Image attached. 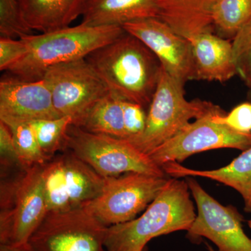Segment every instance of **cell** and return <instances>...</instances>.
Listing matches in <instances>:
<instances>
[{
  "mask_svg": "<svg viewBox=\"0 0 251 251\" xmlns=\"http://www.w3.org/2000/svg\"><path fill=\"white\" fill-rule=\"evenodd\" d=\"M73 125L90 133L126 138L122 100L111 93L97 100Z\"/></svg>",
  "mask_w": 251,
  "mask_h": 251,
  "instance_id": "20",
  "label": "cell"
},
{
  "mask_svg": "<svg viewBox=\"0 0 251 251\" xmlns=\"http://www.w3.org/2000/svg\"><path fill=\"white\" fill-rule=\"evenodd\" d=\"M184 87L162 67L156 92L149 106L145 129L139 136L128 140L141 152L150 154L177 134L193 119L223 110L206 100H188Z\"/></svg>",
  "mask_w": 251,
  "mask_h": 251,
  "instance_id": "4",
  "label": "cell"
},
{
  "mask_svg": "<svg viewBox=\"0 0 251 251\" xmlns=\"http://www.w3.org/2000/svg\"><path fill=\"white\" fill-rule=\"evenodd\" d=\"M105 179L101 193L82 208L107 227L135 219L171 179L138 173Z\"/></svg>",
  "mask_w": 251,
  "mask_h": 251,
  "instance_id": "7",
  "label": "cell"
},
{
  "mask_svg": "<svg viewBox=\"0 0 251 251\" xmlns=\"http://www.w3.org/2000/svg\"><path fill=\"white\" fill-rule=\"evenodd\" d=\"M120 99L150 106L156 92L162 66L156 55L138 38L126 32L85 58Z\"/></svg>",
  "mask_w": 251,
  "mask_h": 251,
  "instance_id": "1",
  "label": "cell"
},
{
  "mask_svg": "<svg viewBox=\"0 0 251 251\" xmlns=\"http://www.w3.org/2000/svg\"><path fill=\"white\" fill-rule=\"evenodd\" d=\"M0 251H31L28 246L25 247H14L0 245Z\"/></svg>",
  "mask_w": 251,
  "mask_h": 251,
  "instance_id": "30",
  "label": "cell"
},
{
  "mask_svg": "<svg viewBox=\"0 0 251 251\" xmlns=\"http://www.w3.org/2000/svg\"><path fill=\"white\" fill-rule=\"evenodd\" d=\"M213 120L236 131L251 133V103L239 104L228 113L214 115Z\"/></svg>",
  "mask_w": 251,
  "mask_h": 251,
  "instance_id": "27",
  "label": "cell"
},
{
  "mask_svg": "<svg viewBox=\"0 0 251 251\" xmlns=\"http://www.w3.org/2000/svg\"><path fill=\"white\" fill-rule=\"evenodd\" d=\"M191 194L186 180L170 179L141 216L108 227L107 251H143L153 238L188 231L197 216Z\"/></svg>",
  "mask_w": 251,
  "mask_h": 251,
  "instance_id": "2",
  "label": "cell"
},
{
  "mask_svg": "<svg viewBox=\"0 0 251 251\" xmlns=\"http://www.w3.org/2000/svg\"><path fill=\"white\" fill-rule=\"evenodd\" d=\"M9 127L20 160L25 168L43 166L49 160L43 152L29 122L0 120Z\"/></svg>",
  "mask_w": 251,
  "mask_h": 251,
  "instance_id": "22",
  "label": "cell"
},
{
  "mask_svg": "<svg viewBox=\"0 0 251 251\" xmlns=\"http://www.w3.org/2000/svg\"><path fill=\"white\" fill-rule=\"evenodd\" d=\"M45 80L54 108L61 116L77 122L109 90L87 59H80L49 68L42 78Z\"/></svg>",
  "mask_w": 251,
  "mask_h": 251,
  "instance_id": "10",
  "label": "cell"
},
{
  "mask_svg": "<svg viewBox=\"0 0 251 251\" xmlns=\"http://www.w3.org/2000/svg\"><path fill=\"white\" fill-rule=\"evenodd\" d=\"M107 229L83 208L49 211L27 246L31 251H107Z\"/></svg>",
  "mask_w": 251,
  "mask_h": 251,
  "instance_id": "8",
  "label": "cell"
},
{
  "mask_svg": "<svg viewBox=\"0 0 251 251\" xmlns=\"http://www.w3.org/2000/svg\"><path fill=\"white\" fill-rule=\"evenodd\" d=\"M43 166L23 170L22 174L1 185L0 245L27 246L48 213Z\"/></svg>",
  "mask_w": 251,
  "mask_h": 251,
  "instance_id": "5",
  "label": "cell"
},
{
  "mask_svg": "<svg viewBox=\"0 0 251 251\" xmlns=\"http://www.w3.org/2000/svg\"><path fill=\"white\" fill-rule=\"evenodd\" d=\"M167 175L173 178L201 176L214 180L237 191L242 197L244 210L251 212V147L244 150L227 166L211 170L190 169L176 162L167 163L161 166Z\"/></svg>",
  "mask_w": 251,
  "mask_h": 251,
  "instance_id": "17",
  "label": "cell"
},
{
  "mask_svg": "<svg viewBox=\"0 0 251 251\" xmlns=\"http://www.w3.org/2000/svg\"><path fill=\"white\" fill-rule=\"evenodd\" d=\"M237 74L251 89V19L232 39Z\"/></svg>",
  "mask_w": 251,
  "mask_h": 251,
  "instance_id": "25",
  "label": "cell"
},
{
  "mask_svg": "<svg viewBox=\"0 0 251 251\" xmlns=\"http://www.w3.org/2000/svg\"><path fill=\"white\" fill-rule=\"evenodd\" d=\"M27 44L23 39L1 37L0 39V70H8L27 53Z\"/></svg>",
  "mask_w": 251,
  "mask_h": 251,
  "instance_id": "28",
  "label": "cell"
},
{
  "mask_svg": "<svg viewBox=\"0 0 251 251\" xmlns=\"http://www.w3.org/2000/svg\"><path fill=\"white\" fill-rule=\"evenodd\" d=\"M217 0H158L159 19L176 33L190 39L214 32L211 11Z\"/></svg>",
  "mask_w": 251,
  "mask_h": 251,
  "instance_id": "18",
  "label": "cell"
},
{
  "mask_svg": "<svg viewBox=\"0 0 251 251\" xmlns=\"http://www.w3.org/2000/svg\"><path fill=\"white\" fill-rule=\"evenodd\" d=\"M32 31L48 33L69 27L82 15L86 0H18Z\"/></svg>",
  "mask_w": 251,
  "mask_h": 251,
  "instance_id": "19",
  "label": "cell"
},
{
  "mask_svg": "<svg viewBox=\"0 0 251 251\" xmlns=\"http://www.w3.org/2000/svg\"><path fill=\"white\" fill-rule=\"evenodd\" d=\"M194 198L198 213L187 231L192 242L209 239L219 251H251V238L243 229L244 217L232 205L224 206L211 197L191 176L186 179Z\"/></svg>",
  "mask_w": 251,
  "mask_h": 251,
  "instance_id": "12",
  "label": "cell"
},
{
  "mask_svg": "<svg viewBox=\"0 0 251 251\" xmlns=\"http://www.w3.org/2000/svg\"><path fill=\"white\" fill-rule=\"evenodd\" d=\"M124 125L126 138L129 140L137 138L143 133L147 125L148 114L139 104L122 100Z\"/></svg>",
  "mask_w": 251,
  "mask_h": 251,
  "instance_id": "26",
  "label": "cell"
},
{
  "mask_svg": "<svg viewBox=\"0 0 251 251\" xmlns=\"http://www.w3.org/2000/svg\"><path fill=\"white\" fill-rule=\"evenodd\" d=\"M251 19V0H217L211 11L216 34L232 39Z\"/></svg>",
  "mask_w": 251,
  "mask_h": 251,
  "instance_id": "21",
  "label": "cell"
},
{
  "mask_svg": "<svg viewBox=\"0 0 251 251\" xmlns=\"http://www.w3.org/2000/svg\"><path fill=\"white\" fill-rule=\"evenodd\" d=\"M60 117L44 79L25 81L14 75L1 78L0 120L29 122Z\"/></svg>",
  "mask_w": 251,
  "mask_h": 251,
  "instance_id": "14",
  "label": "cell"
},
{
  "mask_svg": "<svg viewBox=\"0 0 251 251\" xmlns=\"http://www.w3.org/2000/svg\"><path fill=\"white\" fill-rule=\"evenodd\" d=\"M188 40L192 46L195 80L225 82L237 75L232 40L211 31Z\"/></svg>",
  "mask_w": 251,
  "mask_h": 251,
  "instance_id": "15",
  "label": "cell"
},
{
  "mask_svg": "<svg viewBox=\"0 0 251 251\" xmlns=\"http://www.w3.org/2000/svg\"><path fill=\"white\" fill-rule=\"evenodd\" d=\"M0 155L1 164L6 166L23 167L15 146L12 133L4 122L0 121Z\"/></svg>",
  "mask_w": 251,
  "mask_h": 251,
  "instance_id": "29",
  "label": "cell"
},
{
  "mask_svg": "<svg viewBox=\"0 0 251 251\" xmlns=\"http://www.w3.org/2000/svg\"><path fill=\"white\" fill-rule=\"evenodd\" d=\"M29 123L41 150L48 158L61 149L66 148L68 129L73 123L72 117L34 120Z\"/></svg>",
  "mask_w": 251,
  "mask_h": 251,
  "instance_id": "23",
  "label": "cell"
},
{
  "mask_svg": "<svg viewBox=\"0 0 251 251\" xmlns=\"http://www.w3.org/2000/svg\"><path fill=\"white\" fill-rule=\"evenodd\" d=\"M125 33L121 26L93 27L81 23L75 27L30 34L21 39L27 44V53L7 72L23 80H40L49 68L85 59Z\"/></svg>",
  "mask_w": 251,
  "mask_h": 251,
  "instance_id": "3",
  "label": "cell"
},
{
  "mask_svg": "<svg viewBox=\"0 0 251 251\" xmlns=\"http://www.w3.org/2000/svg\"><path fill=\"white\" fill-rule=\"evenodd\" d=\"M226 113L211 112L185 126L177 134L162 144L148 156L161 167L167 163H182L195 153L221 148L244 151L251 147V133H241L217 123L213 116Z\"/></svg>",
  "mask_w": 251,
  "mask_h": 251,
  "instance_id": "11",
  "label": "cell"
},
{
  "mask_svg": "<svg viewBox=\"0 0 251 251\" xmlns=\"http://www.w3.org/2000/svg\"><path fill=\"white\" fill-rule=\"evenodd\" d=\"M143 251H148V248L146 247L145 249H144Z\"/></svg>",
  "mask_w": 251,
  "mask_h": 251,
  "instance_id": "32",
  "label": "cell"
},
{
  "mask_svg": "<svg viewBox=\"0 0 251 251\" xmlns=\"http://www.w3.org/2000/svg\"><path fill=\"white\" fill-rule=\"evenodd\" d=\"M32 32L25 22L18 0H0L1 37L22 39Z\"/></svg>",
  "mask_w": 251,
  "mask_h": 251,
  "instance_id": "24",
  "label": "cell"
},
{
  "mask_svg": "<svg viewBox=\"0 0 251 251\" xmlns=\"http://www.w3.org/2000/svg\"><path fill=\"white\" fill-rule=\"evenodd\" d=\"M66 148L104 178L131 173L167 175L128 140L90 133L73 125L68 129Z\"/></svg>",
  "mask_w": 251,
  "mask_h": 251,
  "instance_id": "6",
  "label": "cell"
},
{
  "mask_svg": "<svg viewBox=\"0 0 251 251\" xmlns=\"http://www.w3.org/2000/svg\"><path fill=\"white\" fill-rule=\"evenodd\" d=\"M82 24L122 26L149 18H159L158 0H86Z\"/></svg>",
  "mask_w": 251,
  "mask_h": 251,
  "instance_id": "16",
  "label": "cell"
},
{
  "mask_svg": "<svg viewBox=\"0 0 251 251\" xmlns=\"http://www.w3.org/2000/svg\"><path fill=\"white\" fill-rule=\"evenodd\" d=\"M42 176L49 211L82 208L99 196L105 185V178L72 151L43 165Z\"/></svg>",
  "mask_w": 251,
  "mask_h": 251,
  "instance_id": "9",
  "label": "cell"
},
{
  "mask_svg": "<svg viewBox=\"0 0 251 251\" xmlns=\"http://www.w3.org/2000/svg\"><path fill=\"white\" fill-rule=\"evenodd\" d=\"M126 32L139 39L161 62L171 77L185 85L195 80L194 61L191 41L176 33L159 18L126 23Z\"/></svg>",
  "mask_w": 251,
  "mask_h": 251,
  "instance_id": "13",
  "label": "cell"
},
{
  "mask_svg": "<svg viewBox=\"0 0 251 251\" xmlns=\"http://www.w3.org/2000/svg\"><path fill=\"white\" fill-rule=\"evenodd\" d=\"M248 226H249V227H250L251 230V219L249 220V221H248Z\"/></svg>",
  "mask_w": 251,
  "mask_h": 251,
  "instance_id": "31",
  "label": "cell"
}]
</instances>
